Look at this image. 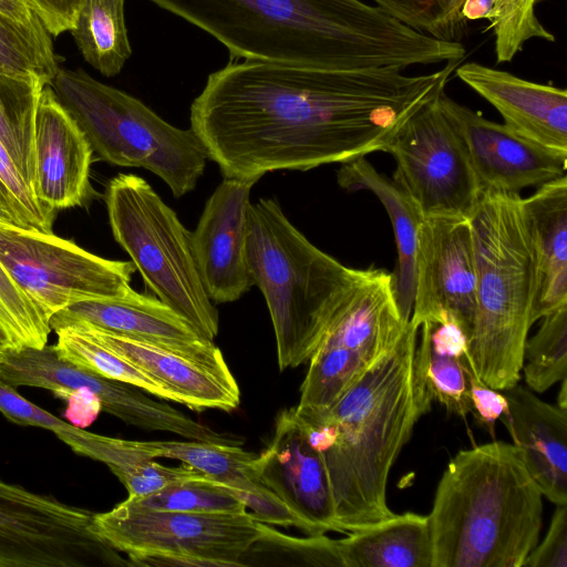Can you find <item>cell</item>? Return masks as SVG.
<instances>
[{
	"label": "cell",
	"instance_id": "cell-1",
	"mask_svg": "<svg viewBox=\"0 0 567 567\" xmlns=\"http://www.w3.org/2000/svg\"><path fill=\"white\" fill-rule=\"evenodd\" d=\"M460 62L416 75L229 62L193 101L190 128L224 178L256 183L269 172L342 164L385 152L404 122L444 91Z\"/></svg>",
	"mask_w": 567,
	"mask_h": 567
},
{
	"label": "cell",
	"instance_id": "cell-2",
	"mask_svg": "<svg viewBox=\"0 0 567 567\" xmlns=\"http://www.w3.org/2000/svg\"><path fill=\"white\" fill-rule=\"evenodd\" d=\"M236 59L326 70L460 61V41L421 32L362 0H150Z\"/></svg>",
	"mask_w": 567,
	"mask_h": 567
},
{
	"label": "cell",
	"instance_id": "cell-3",
	"mask_svg": "<svg viewBox=\"0 0 567 567\" xmlns=\"http://www.w3.org/2000/svg\"><path fill=\"white\" fill-rule=\"evenodd\" d=\"M417 331L409 321L395 344L328 410L293 408L324 462L341 534L394 514L386 502L391 468L433 403L415 368Z\"/></svg>",
	"mask_w": 567,
	"mask_h": 567
},
{
	"label": "cell",
	"instance_id": "cell-4",
	"mask_svg": "<svg viewBox=\"0 0 567 567\" xmlns=\"http://www.w3.org/2000/svg\"><path fill=\"white\" fill-rule=\"evenodd\" d=\"M543 497L513 443L460 451L427 515L432 567H523L539 540Z\"/></svg>",
	"mask_w": 567,
	"mask_h": 567
},
{
	"label": "cell",
	"instance_id": "cell-5",
	"mask_svg": "<svg viewBox=\"0 0 567 567\" xmlns=\"http://www.w3.org/2000/svg\"><path fill=\"white\" fill-rule=\"evenodd\" d=\"M246 257L269 310L281 371L309 360L367 274L316 247L271 198L248 208Z\"/></svg>",
	"mask_w": 567,
	"mask_h": 567
},
{
	"label": "cell",
	"instance_id": "cell-6",
	"mask_svg": "<svg viewBox=\"0 0 567 567\" xmlns=\"http://www.w3.org/2000/svg\"><path fill=\"white\" fill-rule=\"evenodd\" d=\"M475 319L465 365L485 385L518 383L536 292L533 244L518 193H483L470 217Z\"/></svg>",
	"mask_w": 567,
	"mask_h": 567
},
{
	"label": "cell",
	"instance_id": "cell-7",
	"mask_svg": "<svg viewBox=\"0 0 567 567\" xmlns=\"http://www.w3.org/2000/svg\"><path fill=\"white\" fill-rule=\"evenodd\" d=\"M50 86L100 159L152 172L176 198L195 188L208 156L192 128L171 125L138 99L82 69L60 68Z\"/></svg>",
	"mask_w": 567,
	"mask_h": 567
},
{
	"label": "cell",
	"instance_id": "cell-8",
	"mask_svg": "<svg viewBox=\"0 0 567 567\" xmlns=\"http://www.w3.org/2000/svg\"><path fill=\"white\" fill-rule=\"evenodd\" d=\"M114 239L156 297L203 337L218 333V311L202 282L190 233L141 176L118 174L105 189Z\"/></svg>",
	"mask_w": 567,
	"mask_h": 567
},
{
	"label": "cell",
	"instance_id": "cell-9",
	"mask_svg": "<svg viewBox=\"0 0 567 567\" xmlns=\"http://www.w3.org/2000/svg\"><path fill=\"white\" fill-rule=\"evenodd\" d=\"M97 534L133 566L235 567L261 534L249 512L196 514L134 507L94 513Z\"/></svg>",
	"mask_w": 567,
	"mask_h": 567
},
{
	"label": "cell",
	"instance_id": "cell-10",
	"mask_svg": "<svg viewBox=\"0 0 567 567\" xmlns=\"http://www.w3.org/2000/svg\"><path fill=\"white\" fill-rule=\"evenodd\" d=\"M94 513L0 476V567H126L101 537Z\"/></svg>",
	"mask_w": 567,
	"mask_h": 567
},
{
	"label": "cell",
	"instance_id": "cell-11",
	"mask_svg": "<svg viewBox=\"0 0 567 567\" xmlns=\"http://www.w3.org/2000/svg\"><path fill=\"white\" fill-rule=\"evenodd\" d=\"M0 262L19 288L52 315L78 301L132 290V261L110 260L53 233L0 223Z\"/></svg>",
	"mask_w": 567,
	"mask_h": 567
},
{
	"label": "cell",
	"instance_id": "cell-12",
	"mask_svg": "<svg viewBox=\"0 0 567 567\" xmlns=\"http://www.w3.org/2000/svg\"><path fill=\"white\" fill-rule=\"evenodd\" d=\"M441 93L404 122L385 152L395 159L392 179L424 217L470 218L482 190L461 136L440 107Z\"/></svg>",
	"mask_w": 567,
	"mask_h": 567
},
{
	"label": "cell",
	"instance_id": "cell-13",
	"mask_svg": "<svg viewBox=\"0 0 567 567\" xmlns=\"http://www.w3.org/2000/svg\"><path fill=\"white\" fill-rule=\"evenodd\" d=\"M0 380L13 388H42L53 394L85 389L95 394L102 411L128 425L193 441L237 443L235 436L216 432L168 403L151 399L137 386L104 378L61 359L54 346L25 347L0 353Z\"/></svg>",
	"mask_w": 567,
	"mask_h": 567
},
{
	"label": "cell",
	"instance_id": "cell-14",
	"mask_svg": "<svg viewBox=\"0 0 567 567\" xmlns=\"http://www.w3.org/2000/svg\"><path fill=\"white\" fill-rule=\"evenodd\" d=\"M476 271L470 218L424 217L415 264L410 322L453 320L467 343L475 319Z\"/></svg>",
	"mask_w": 567,
	"mask_h": 567
},
{
	"label": "cell",
	"instance_id": "cell-15",
	"mask_svg": "<svg viewBox=\"0 0 567 567\" xmlns=\"http://www.w3.org/2000/svg\"><path fill=\"white\" fill-rule=\"evenodd\" d=\"M439 104L461 136L483 193H518L566 175L567 153L538 144L486 120L443 91Z\"/></svg>",
	"mask_w": 567,
	"mask_h": 567
},
{
	"label": "cell",
	"instance_id": "cell-16",
	"mask_svg": "<svg viewBox=\"0 0 567 567\" xmlns=\"http://www.w3.org/2000/svg\"><path fill=\"white\" fill-rule=\"evenodd\" d=\"M49 322L54 332L66 327H89L157 344L188 357L227 381H236L212 340L157 297L133 289L121 297L78 301L52 315Z\"/></svg>",
	"mask_w": 567,
	"mask_h": 567
},
{
	"label": "cell",
	"instance_id": "cell-17",
	"mask_svg": "<svg viewBox=\"0 0 567 567\" xmlns=\"http://www.w3.org/2000/svg\"><path fill=\"white\" fill-rule=\"evenodd\" d=\"M255 467L261 483L303 524L307 535L341 533L324 462L293 408L277 415L272 437L256 456Z\"/></svg>",
	"mask_w": 567,
	"mask_h": 567
},
{
	"label": "cell",
	"instance_id": "cell-18",
	"mask_svg": "<svg viewBox=\"0 0 567 567\" xmlns=\"http://www.w3.org/2000/svg\"><path fill=\"white\" fill-rule=\"evenodd\" d=\"M254 184L224 178L190 233L202 282L216 303L235 301L254 286L246 257L247 215Z\"/></svg>",
	"mask_w": 567,
	"mask_h": 567
},
{
	"label": "cell",
	"instance_id": "cell-19",
	"mask_svg": "<svg viewBox=\"0 0 567 567\" xmlns=\"http://www.w3.org/2000/svg\"><path fill=\"white\" fill-rule=\"evenodd\" d=\"M93 150L50 85L42 90L35 120V197L54 210L82 206L90 198Z\"/></svg>",
	"mask_w": 567,
	"mask_h": 567
},
{
	"label": "cell",
	"instance_id": "cell-20",
	"mask_svg": "<svg viewBox=\"0 0 567 567\" xmlns=\"http://www.w3.org/2000/svg\"><path fill=\"white\" fill-rule=\"evenodd\" d=\"M454 72L499 112L507 127L567 153L566 89L535 83L477 62L461 64Z\"/></svg>",
	"mask_w": 567,
	"mask_h": 567
},
{
	"label": "cell",
	"instance_id": "cell-21",
	"mask_svg": "<svg viewBox=\"0 0 567 567\" xmlns=\"http://www.w3.org/2000/svg\"><path fill=\"white\" fill-rule=\"evenodd\" d=\"M153 458H172L228 488L243 501L254 518L267 525L297 527L303 524L268 488L256 471L257 454L234 443L200 441H133Z\"/></svg>",
	"mask_w": 567,
	"mask_h": 567
},
{
	"label": "cell",
	"instance_id": "cell-22",
	"mask_svg": "<svg viewBox=\"0 0 567 567\" xmlns=\"http://www.w3.org/2000/svg\"><path fill=\"white\" fill-rule=\"evenodd\" d=\"M508 410L499 420L544 497L567 504V410L518 383L502 391Z\"/></svg>",
	"mask_w": 567,
	"mask_h": 567
},
{
	"label": "cell",
	"instance_id": "cell-23",
	"mask_svg": "<svg viewBox=\"0 0 567 567\" xmlns=\"http://www.w3.org/2000/svg\"><path fill=\"white\" fill-rule=\"evenodd\" d=\"M75 329L111 349L156 380L192 410H235L240 401L236 381H227L171 349L89 327Z\"/></svg>",
	"mask_w": 567,
	"mask_h": 567
},
{
	"label": "cell",
	"instance_id": "cell-24",
	"mask_svg": "<svg viewBox=\"0 0 567 567\" xmlns=\"http://www.w3.org/2000/svg\"><path fill=\"white\" fill-rule=\"evenodd\" d=\"M536 264L532 323L567 305V176L522 198Z\"/></svg>",
	"mask_w": 567,
	"mask_h": 567
},
{
	"label": "cell",
	"instance_id": "cell-25",
	"mask_svg": "<svg viewBox=\"0 0 567 567\" xmlns=\"http://www.w3.org/2000/svg\"><path fill=\"white\" fill-rule=\"evenodd\" d=\"M337 181L347 190H370L383 204L390 216L398 250V266L393 274L394 295L402 318L410 321L423 213L393 179L379 173L365 157L342 163Z\"/></svg>",
	"mask_w": 567,
	"mask_h": 567
},
{
	"label": "cell",
	"instance_id": "cell-26",
	"mask_svg": "<svg viewBox=\"0 0 567 567\" xmlns=\"http://www.w3.org/2000/svg\"><path fill=\"white\" fill-rule=\"evenodd\" d=\"M337 540L344 567H432L427 515L394 513Z\"/></svg>",
	"mask_w": 567,
	"mask_h": 567
},
{
	"label": "cell",
	"instance_id": "cell-27",
	"mask_svg": "<svg viewBox=\"0 0 567 567\" xmlns=\"http://www.w3.org/2000/svg\"><path fill=\"white\" fill-rule=\"evenodd\" d=\"M55 435L74 453L104 463L124 485L128 497L145 496L169 484L202 476L185 464L162 465L133 441L91 433L71 423Z\"/></svg>",
	"mask_w": 567,
	"mask_h": 567
},
{
	"label": "cell",
	"instance_id": "cell-28",
	"mask_svg": "<svg viewBox=\"0 0 567 567\" xmlns=\"http://www.w3.org/2000/svg\"><path fill=\"white\" fill-rule=\"evenodd\" d=\"M125 0H81L70 31L83 59L104 76H114L131 58Z\"/></svg>",
	"mask_w": 567,
	"mask_h": 567
},
{
	"label": "cell",
	"instance_id": "cell-29",
	"mask_svg": "<svg viewBox=\"0 0 567 567\" xmlns=\"http://www.w3.org/2000/svg\"><path fill=\"white\" fill-rule=\"evenodd\" d=\"M45 85L37 76L23 78L0 71V141L32 193L35 120Z\"/></svg>",
	"mask_w": 567,
	"mask_h": 567
},
{
	"label": "cell",
	"instance_id": "cell-30",
	"mask_svg": "<svg viewBox=\"0 0 567 567\" xmlns=\"http://www.w3.org/2000/svg\"><path fill=\"white\" fill-rule=\"evenodd\" d=\"M370 364L359 352L331 339H322L309 358L296 411L328 410Z\"/></svg>",
	"mask_w": 567,
	"mask_h": 567
},
{
	"label": "cell",
	"instance_id": "cell-31",
	"mask_svg": "<svg viewBox=\"0 0 567 567\" xmlns=\"http://www.w3.org/2000/svg\"><path fill=\"white\" fill-rule=\"evenodd\" d=\"M537 0H464L462 18L487 20L495 38L498 63L511 62L530 39L554 42L555 37L538 20Z\"/></svg>",
	"mask_w": 567,
	"mask_h": 567
},
{
	"label": "cell",
	"instance_id": "cell-32",
	"mask_svg": "<svg viewBox=\"0 0 567 567\" xmlns=\"http://www.w3.org/2000/svg\"><path fill=\"white\" fill-rule=\"evenodd\" d=\"M56 354L75 365L107 379L125 382L165 401L178 399L169 390L111 349L72 328L55 331Z\"/></svg>",
	"mask_w": 567,
	"mask_h": 567
},
{
	"label": "cell",
	"instance_id": "cell-33",
	"mask_svg": "<svg viewBox=\"0 0 567 567\" xmlns=\"http://www.w3.org/2000/svg\"><path fill=\"white\" fill-rule=\"evenodd\" d=\"M59 69L51 34L43 24H25L0 12V71L37 76L50 85Z\"/></svg>",
	"mask_w": 567,
	"mask_h": 567
},
{
	"label": "cell",
	"instance_id": "cell-34",
	"mask_svg": "<svg viewBox=\"0 0 567 567\" xmlns=\"http://www.w3.org/2000/svg\"><path fill=\"white\" fill-rule=\"evenodd\" d=\"M252 565L344 567L337 539L324 534L295 537L264 523L241 558V566Z\"/></svg>",
	"mask_w": 567,
	"mask_h": 567
},
{
	"label": "cell",
	"instance_id": "cell-35",
	"mask_svg": "<svg viewBox=\"0 0 567 567\" xmlns=\"http://www.w3.org/2000/svg\"><path fill=\"white\" fill-rule=\"evenodd\" d=\"M526 340L522 372L527 386L543 393L567 377V305L542 318Z\"/></svg>",
	"mask_w": 567,
	"mask_h": 567
},
{
	"label": "cell",
	"instance_id": "cell-36",
	"mask_svg": "<svg viewBox=\"0 0 567 567\" xmlns=\"http://www.w3.org/2000/svg\"><path fill=\"white\" fill-rule=\"evenodd\" d=\"M134 507L196 514H240L245 504L228 488L204 475L169 484L141 497H127Z\"/></svg>",
	"mask_w": 567,
	"mask_h": 567
},
{
	"label": "cell",
	"instance_id": "cell-37",
	"mask_svg": "<svg viewBox=\"0 0 567 567\" xmlns=\"http://www.w3.org/2000/svg\"><path fill=\"white\" fill-rule=\"evenodd\" d=\"M415 368L433 401L462 417L471 412L466 365L460 358L434 351L422 330L415 350Z\"/></svg>",
	"mask_w": 567,
	"mask_h": 567
},
{
	"label": "cell",
	"instance_id": "cell-38",
	"mask_svg": "<svg viewBox=\"0 0 567 567\" xmlns=\"http://www.w3.org/2000/svg\"><path fill=\"white\" fill-rule=\"evenodd\" d=\"M0 322L19 349H41L52 331L48 317L19 288L0 262Z\"/></svg>",
	"mask_w": 567,
	"mask_h": 567
},
{
	"label": "cell",
	"instance_id": "cell-39",
	"mask_svg": "<svg viewBox=\"0 0 567 567\" xmlns=\"http://www.w3.org/2000/svg\"><path fill=\"white\" fill-rule=\"evenodd\" d=\"M0 204L17 226L48 234L53 233L52 226L56 210L35 197L1 141Z\"/></svg>",
	"mask_w": 567,
	"mask_h": 567
},
{
	"label": "cell",
	"instance_id": "cell-40",
	"mask_svg": "<svg viewBox=\"0 0 567 567\" xmlns=\"http://www.w3.org/2000/svg\"><path fill=\"white\" fill-rule=\"evenodd\" d=\"M405 24L439 39L456 40L464 0H372Z\"/></svg>",
	"mask_w": 567,
	"mask_h": 567
},
{
	"label": "cell",
	"instance_id": "cell-41",
	"mask_svg": "<svg viewBox=\"0 0 567 567\" xmlns=\"http://www.w3.org/2000/svg\"><path fill=\"white\" fill-rule=\"evenodd\" d=\"M0 412L16 424L42 427L54 434L70 424L33 404L23 398L17 388L2 380H0Z\"/></svg>",
	"mask_w": 567,
	"mask_h": 567
},
{
	"label": "cell",
	"instance_id": "cell-42",
	"mask_svg": "<svg viewBox=\"0 0 567 567\" xmlns=\"http://www.w3.org/2000/svg\"><path fill=\"white\" fill-rule=\"evenodd\" d=\"M549 528L523 567H567V504L556 505Z\"/></svg>",
	"mask_w": 567,
	"mask_h": 567
},
{
	"label": "cell",
	"instance_id": "cell-43",
	"mask_svg": "<svg viewBox=\"0 0 567 567\" xmlns=\"http://www.w3.org/2000/svg\"><path fill=\"white\" fill-rule=\"evenodd\" d=\"M471 412L475 419L489 429L507 413L508 403L502 391L485 385L467 368Z\"/></svg>",
	"mask_w": 567,
	"mask_h": 567
},
{
	"label": "cell",
	"instance_id": "cell-44",
	"mask_svg": "<svg viewBox=\"0 0 567 567\" xmlns=\"http://www.w3.org/2000/svg\"><path fill=\"white\" fill-rule=\"evenodd\" d=\"M47 31L58 37L74 28L81 0H24Z\"/></svg>",
	"mask_w": 567,
	"mask_h": 567
},
{
	"label": "cell",
	"instance_id": "cell-45",
	"mask_svg": "<svg viewBox=\"0 0 567 567\" xmlns=\"http://www.w3.org/2000/svg\"><path fill=\"white\" fill-rule=\"evenodd\" d=\"M54 395L66 402V419L81 429L93 422L102 411L99 399L85 389L59 391Z\"/></svg>",
	"mask_w": 567,
	"mask_h": 567
},
{
	"label": "cell",
	"instance_id": "cell-46",
	"mask_svg": "<svg viewBox=\"0 0 567 567\" xmlns=\"http://www.w3.org/2000/svg\"><path fill=\"white\" fill-rule=\"evenodd\" d=\"M0 12L25 24H42L24 0H0Z\"/></svg>",
	"mask_w": 567,
	"mask_h": 567
},
{
	"label": "cell",
	"instance_id": "cell-47",
	"mask_svg": "<svg viewBox=\"0 0 567 567\" xmlns=\"http://www.w3.org/2000/svg\"><path fill=\"white\" fill-rule=\"evenodd\" d=\"M9 350H19V347L8 332V330L0 322V353Z\"/></svg>",
	"mask_w": 567,
	"mask_h": 567
},
{
	"label": "cell",
	"instance_id": "cell-48",
	"mask_svg": "<svg viewBox=\"0 0 567 567\" xmlns=\"http://www.w3.org/2000/svg\"><path fill=\"white\" fill-rule=\"evenodd\" d=\"M560 385V391L557 396V405L563 410H567V378L563 379Z\"/></svg>",
	"mask_w": 567,
	"mask_h": 567
},
{
	"label": "cell",
	"instance_id": "cell-49",
	"mask_svg": "<svg viewBox=\"0 0 567 567\" xmlns=\"http://www.w3.org/2000/svg\"><path fill=\"white\" fill-rule=\"evenodd\" d=\"M0 223L14 224L10 214L3 208V206L1 204H0Z\"/></svg>",
	"mask_w": 567,
	"mask_h": 567
}]
</instances>
